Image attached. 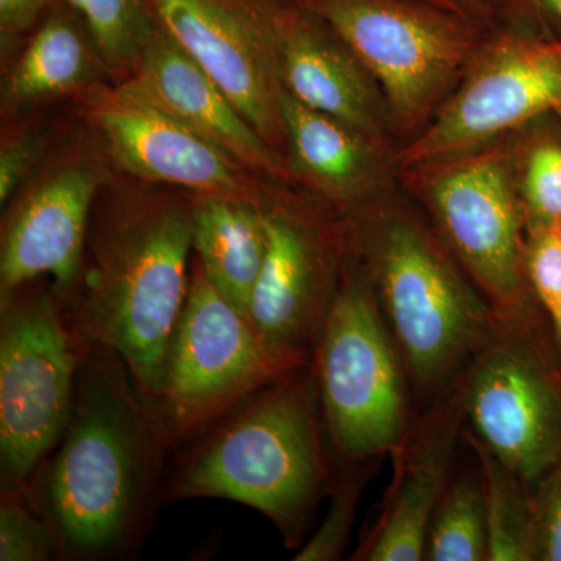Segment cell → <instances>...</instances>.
<instances>
[{
    "label": "cell",
    "mask_w": 561,
    "mask_h": 561,
    "mask_svg": "<svg viewBox=\"0 0 561 561\" xmlns=\"http://www.w3.org/2000/svg\"><path fill=\"white\" fill-rule=\"evenodd\" d=\"M168 449L119 357L91 345L60 442L27 483L60 560L122 559L138 548L161 504Z\"/></svg>",
    "instance_id": "1"
},
{
    "label": "cell",
    "mask_w": 561,
    "mask_h": 561,
    "mask_svg": "<svg viewBox=\"0 0 561 561\" xmlns=\"http://www.w3.org/2000/svg\"><path fill=\"white\" fill-rule=\"evenodd\" d=\"M192 194L114 171L92 208L76 295L81 337L116 354L151 405L190 294Z\"/></svg>",
    "instance_id": "2"
},
{
    "label": "cell",
    "mask_w": 561,
    "mask_h": 561,
    "mask_svg": "<svg viewBox=\"0 0 561 561\" xmlns=\"http://www.w3.org/2000/svg\"><path fill=\"white\" fill-rule=\"evenodd\" d=\"M337 470L311 360L254 391L195 438L162 483L160 502H239L298 549Z\"/></svg>",
    "instance_id": "3"
},
{
    "label": "cell",
    "mask_w": 561,
    "mask_h": 561,
    "mask_svg": "<svg viewBox=\"0 0 561 561\" xmlns=\"http://www.w3.org/2000/svg\"><path fill=\"white\" fill-rule=\"evenodd\" d=\"M342 216L424 408L456 382L496 312L434 224L404 203L383 192Z\"/></svg>",
    "instance_id": "4"
},
{
    "label": "cell",
    "mask_w": 561,
    "mask_h": 561,
    "mask_svg": "<svg viewBox=\"0 0 561 561\" xmlns=\"http://www.w3.org/2000/svg\"><path fill=\"white\" fill-rule=\"evenodd\" d=\"M312 367L337 467L400 448L419 408L378 298L351 249Z\"/></svg>",
    "instance_id": "5"
},
{
    "label": "cell",
    "mask_w": 561,
    "mask_h": 561,
    "mask_svg": "<svg viewBox=\"0 0 561 561\" xmlns=\"http://www.w3.org/2000/svg\"><path fill=\"white\" fill-rule=\"evenodd\" d=\"M457 382L465 431L535 490L561 460V359L541 309L496 313Z\"/></svg>",
    "instance_id": "6"
},
{
    "label": "cell",
    "mask_w": 561,
    "mask_h": 561,
    "mask_svg": "<svg viewBox=\"0 0 561 561\" xmlns=\"http://www.w3.org/2000/svg\"><path fill=\"white\" fill-rule=\"evenodd\" d=\"M368 69L400 135H419L459 83L490 27L426 0H294Z\"/></svg>",
    "instance_id": "7"
},
{
    "label": "cell",
    "mask_w": 561,
    "mask_h": 561,
    "mask_svg": "<svg viewBox=\"0 0 561 561\" xmlns=\"http://www.w3.org/2000/svg\"><path fill=\"white\" fill-rule=\"evenodd\" d=\"M50 279L0 295V479L27 485L60 442L90 348Z\"/></svg>",
    "instance_id": "8"
},
{
    "label": "cell",
    "mask_w": 561,
    "mask_h": 561,
    "mask_svg": "<svg viewBox=\"0 0 561 561\" xmlns=\"http://www.w3.org/2000/svg\"><path fill=\"white\" fill-rule=\"evenodd\" d=\"M435 230L500 316L540 308L526 272L524 214L512 135L402 172Z\"/></svg>",
    "instance_id": "9"
},
{
    "label": "cell",
    "mask_w": 561,
    "mask_h": 561,
    "mask_svg": "<svg viewBox=\"0 0 561 561\" xmlns=\"http://www.w3.org/2000/svg\"><path fill=\"white\" fill-rule=\"evenodd\" d=\"M305 364L262 341L249 317L214 287L194 257L190 294L149 409L165 446L179 448L254 391Z\"/></svg>",
    "instance_id": "10"
},
{
    "label": "cell",
    "mask_w": 561,
    "mask_h": 561,
    "mask_svg": "<svg viewBox=\"0 0 561 561\" xmlns=\"http://www.w3.org/2000/svg\"><path fill=\"white\" fill-rule=\"evenodd\" d=\"M260 206L267 242L249 320L271 348L311 362L348 260L345 219L278 181H268Z\"/></svg>",
    "instance_id": "11"
},
{
    "label": "cell",
    "mask_w": 561,
    "mask_h": 561,
    "mask_svg": "<svg viewBox=\"0 0 561 561\" xmlns=\"http://www.w3.org/2000/svg\"><path fill=\"white\" fill-rule=\"evenodd\" d=\"M113 172L98 133L73 106L47 157L2 206L0 295L46 278L70 308L92 208Z\"/></svg>",
    "instance_id": "12"
},
{
    "label": "cell",
    "mask_w": 561,
    "mask_h": 561,
    "mask_svg": "<svg viewBox=\"0 0 561 561\" xmlns=\"http://www.w3.org/2000/svg\"><path fill=\"white\" fill-rule=\"evenodd\" d=\"M561 113V35L490 28L430 124L394 153L404 172L467 153Z\"/></svg>",
    "instance_id": "13"
},
{
    "label": "cell",
    "mask_w": 561,
    "mask_h": 561,
    "mask_svg": "<svg viewBox=\"0 0 561 561\" xmlns=\"http://www.w3.org/2000/svg\"><path fill=\"white\" fill-rule=\"evenodd\" d=\"M98 133L116 172L190 194L260 201L268 181L243 168L168 111L105 81L72 101Z\"/></svg>",
    "instance_id": "14"
},
{
    "label": "cell",
    "mask_w": 561,
    "mask_h": 561,
    "mask_svg": "<svg viewBox=\"0 0 561 561\" xmlns=\"http://www.w3.org/2000/svg\"><path fill=\"white\" fill-rule=\"evenodd\" d=\"M242 3L287 94L390 146L397 128L381 87L323 18L294 0Z\"/></svg>",
    "instance_id": "15"
},
{
    "label": "cell",
    "mask_w": 561,
    "mask_h": 561,
    "mask_svg": "<svg viewBox=\"0 0 561 561\" xmlns=\"http://www.w3.org/2000/svg\"><path fill=\"white\" fill-rule=\"evenodd\" d=\"M463 437V402L456 379L421 408L400 448L391 454L389 490L350 560H424L432 515L456 471L457 448Z\"/></svg>",
    "instance_id": "16"
},
{
    "label": "cell",
    "mask_w": 561,
    "mask_h": 561,
    "mask_svg": "<svg viewBox=\"0 0 561 561\" xmlns=\"http://www.w3.org/2000/svg\"><path fill=\"white\" fill-rule=\"evenodd\" d=\"M161 27L284 154L280 87L242 0H150Z\"/></svg>",
    "instance_id": "17"
},
{
    "label": "cell",
    "mask_w": 561,
    "mask_h": 561,
    "mask_svg": "<svg viewBox=\"0 0 561 561\" xmlns=\"http://www.w3.org/2000/svg\"><path fill=\"white\" fill-rule=\"evenodd\" d=\"M119 84L168 111L261 179L294 184L284 154L254 130L227 92L161 24L131 76Z\"/></svg>",
    "instance_id": "18"
},
{
    "label": "cell",
    "mask_w": 561,
    "mask_h": 561,
    "mask_svg": "<svg viewBox=\"0 0 561 561\" xmlns=\"http://www.w3.org/2000/svg\"><path fill=\"white\" fill-rule=\"evenodd\" d=\"M283 90V88H280ZM284 158L295 186L339 213L356 208L387 191L394 168L389 144L348 122L309 108L280 91Z\"/></svg>",
    "instance_id": "19"
},
{
    "label": "cell",
    "mask_w": 561,
    "mask_h": 561,
    "mask_svg": "<svg viewBox=\"0 0 561 561\" xmlns=\"http://www.w3.org/2000/svg\"><path fill=\"white\" fill-rule=\"evenodd\" d=\"M111 80L87 22L57 0L2 68L0 117L72 102Z\"/></svg>",
    "instance_id": "20"
},
{
    "label": "cell",
    "mask_w": 561,
    "mask_h": 561,
    "mask_svg": "<svg viewBox=\"0 0 561 561\" xmlns=\"http://www.w3.org/2000/svg\"><path fill=\"white\" fill-rule=\"evenodd\" d=\"M260 201L192 194V251L210 283L243 316L265 254Z\"/></svg>",
    "instance_id": "21"
},
{
    "label": "cell",
    "mask_w": 561,
    "mask_h": 561,
    "mask_svg": "<svg viewBox=\"0 0 561 561\" xmlns=\"http://www.w3.org/2000/svg\"><path fill=\"white\" fill-rule=\"evenodd\" d=\"M481 471L489 561H534V486L465 431Z\"/></svg>",
    "instance_id": "22"
},
{
    "label": "cell",
    "mask_w": 561,
    "mask_h": 561,
    "mask_svg": "<svg viewBox=\"0 0 561 561\" xmlns=\"http://www.w3.org/2000/svg\"><path fill=\"white\" fill-rule=\"evenodd\" d=\"M426 561H489V524L478 461L454 471L427 529Z\"/></svg>",
    "instance_id": "23"
},
{
    "label": "cell",
    "mask_w": 561,
    "mask_h": 561,
    "mask_svg": "<svg viewBox=\"0 0 561 561\" xmlns=\"http://www.w3.org/2000/svg\"><path fill=\"white\" fill-rule=\"evenodd\" d=\"M512 147L526 228L561 225V113L513 133Z\"/></svg>",
    "instance_id": "24"
},
{
    "label": "cell",
    "mask_w": 561,
    "mask_h": 561,
    "mask_svg": "<svg viewBox=\"0 0 561 561\" xmlns=\"http://www.w3.org/2000/svg\"><path fill=\"white\" fill-rule=\"evenodd\" d=\"M87 22L113 83L131 76L157 32L150 0H65Z\"/></svg>",
    "instance_id": "25"
},
{
    "label": "cell",
    "mask_w": 561,
    "mask_h": 561,
    "mask_svg": "<svg viewBox=\"0 0 561 561\" xmlns=\"http://www.w3.org/2000/svg\"><path fill=\"white\" fill-rule=\"evenodd\" d=\"M72 111V102H68L0 117V208L47 157Z\"/></svg>",
    "instance_id": "26"
},
{
    "label": "cell",
    "mask_w": 561,
    "mask_h": 561,
    "mask_svg": "<svg viewBox=\"0 0 561 561\" xmlns=\"http://www.w3.org/2000/svg\"><path fill=\"white\" fill-rule=\"evenodd\" d=\"M376 461L339 465L331 505L319 529L295 551V561H337L348 548L357 507Z\"/></svg>",
    "instance_id": "27"
},
{
    "label": "cell",
    "mask_w": 561,
    "mask_h": 561,
    "mask_svg": "<svg viewBox=\"0 0 561 561\" xmlns=\"http://www.w3.org/2000/svg\"><path fill=\"white\" fill-rule=\"evenodd\" d=\"M60 560L58 538L33 502L27 485L2 483L0 561Z\"/></svg>",
    "instance_id": "28"
},
{
    "label": "cell",
    "mask_w": 561,
    "mask_h": 561,
    "mask_svg": "<svg viewBox=\"0 0 561 561\" xmlns=\"http://www.w3.org/2000/svg\"><path fill=\"white\" fill-rule=\"evenodd\" d=\"M526 272L561 359V225L526 228Z\"/></svg>",
    "instance_id": "29"
},
{
    "label": "cell",
    "mask_w": 561,
    "mask_h": 561,
    "mask_svg": "<svg viewBox=\"0 0 561 561\" xmlns=\"http://www.w3.org/2000/svg\"><path fill=\"white\" fill-rule=\"evenodd\" d=\"M534 561H561V460L534 490Z\"/></svg>",
    "instance_id": "30"
},
{
    "label": "cell",
    "mask_w": 561,
    "mask_h": 561,
    "mask_svg": "<svg viewBox=\"0 0 561 561\" xmlns=\"http://www.w3.org/2000/svg\"><path fill=\"white\" fill-rule=\"evenodd\" d=\"M490 28L561 35V0H482Z\"/></svg>",
    "instance_id": "31"
},
{
    "label": "cell",
    "mask_w": 561,
    "mask_h": 561,
    "mask_svg": "<svg viewBox=\"0 0 561 561\" xmlns=\"http://www.w3.org/2000/svg\"><path fill=\"white\" fill-rule=\"evenodd\" d=\"M57 0H0V65L5 68Z\"/></svg>",
    "instance_id": "32"
},
{
    "label": "cell",
    "mask_w": 561,
    "mask_h": 561,
    "mask_svg": "<svg viewBox=\"0 0 561 561\" xmlns=\"http://www.w3.org/2000/svg\"><path fill=\"white\" fill-rule=\"evenodd\" d=\"M457 7H459L460 11H463L465 14H468L470 18H474V20L483 22V24L489 27L486 24L485 18V9H483L482 0H453Z\"/></svg>",
    "instance_id": "33"
},
{
    "label": "cell",
    "mask_w": 561,
    "mask_h": 561,
    "mask_svg": "<svg viewBox=\"0 0 561 561\" xmlns=\"http://www.w3.org/2000/svg\"><path fill=\"white\" fill-rule=\"evenodd\" d=\"M426 2L435 3V5L443 7V9L459 11V13H463V11H460L459 7H457L453 0H426Z\"/></svg>",
    "instance_id": "34"
}]
</instances>
